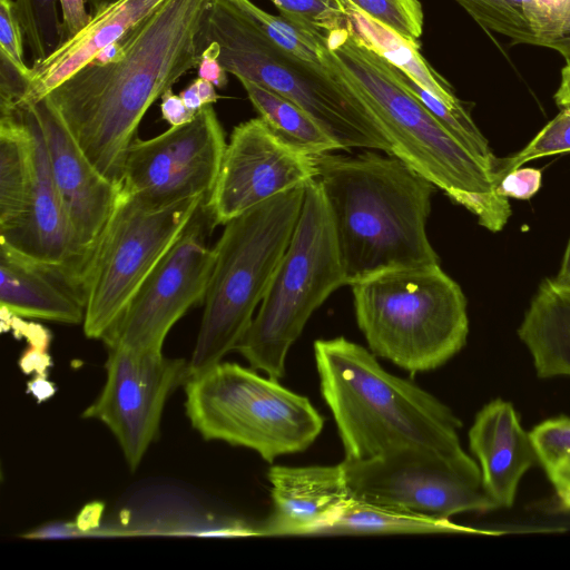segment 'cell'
Segmentation results:
<instances>
[{
    "label": "cell",
    "mask_w": 570,
    "mask_h": 570,
    "mask_svg": "<svg viewBox=\"0 0 570 570\" xmlns=\"http://www.w3.org/2000/svg\"><path fill=\"white\" fill-rule=\"evenodd\" d=\"M210 3L166 0L120 39L118 59L88 63L46 96L86 157L119 186L145 114L197 68Z\"/></svg>",
    "instance_id": "cell-1"
},
{
    "label": "cell",
    "mask_w": 570,
    "mask_h": 570,
    "mask_svg": "<svg viewBox=\"0 0 570 570\" xmlns=\"http://www.w3.org/2000/svg\"><path fill=\"white\" fill-rule=\"evenodd\" d=\"M347 285L402 267L440 264L426 234L435 185L393 155L317 157Z\"/></svg>",
    "instance_id": "cell-2"
},
{
    "label": "cell",
    "mask_w": 570,
    "mask_h": 570,
    "mask_svg": "<svg viewBox=\"0 0 570 570\" xmlns=\"http://www.w3.org/2000/svg\"><path fill=\"white\" fill-rule=\"evenodd\" d=\"M296 22V21H295ZM298 23L303 37L289 49L273 41L232 0H212L204 38L223 68L262 85L309 114L342 147L392 155L352 73L327 47L324 30Z\"/></svg>",
    "instance_id": "cell-3"
},
{
    "label": "cell",
    "mask_w": 570,
    "mask_h": 570,
    "mask_svg": "<svg viewBox=\"0 0 570 570\" xmlns=\"http://www.w3.org/2000/svg\"><path fill=\"white\" fill-rule=\"evenodd\" d=\"M321 394L333 414L344 460L362 461L401 448L462 456L452 410L416 384L385 371L371 351L345 337L317 340Z\"/></svg>",
    "instance_id": "cell-4"
},
{
    "label": "cell",
    "mask_w": 570,
    "mask_h": 570,
    "mask_svg": "<svg viewBox=\"0 0 570 570\" xmlns=\"http://www.w3.org/2000/svg\"><path fill=\"white\" fill-rule=\"evenodd\" d=\"M332 52L357 81L392 155L471 212L492 233L511 216L492 169L458 140L399 79L394 67L366 47L346 23L324 31Z\"/></svg>",
    "instance_id": "cell-5"
},
{
    "label": "cell",
    "mask_w": 570,
    "mask_h": 570,
    "mask_svg": "<svg viewBox=\"0 0 570 570\" xmlns=\"http://www.w3.org/2000/svg\"><path fill=\"white\" fill-rule=\"evenodd\" d=\"M306 184L279 193L225 224L214 245V267L187 377L222 362L244 337L289 245Z\"/></svg>",
    "instance_id": "cell-6"
},
{
    "label": "cell",
    "mask_w": 570,
    "mask_h": 570,
    "mask_svg": "<svg viewBox=\"0 0 570 570\" xmlns=\"http://www.w3.org/2000/svg\"><path fill=\"white\" fill-rule=\"evenodd\" d=\"M370 351L415 374L444 365L465 345L468 303L440 264L391 268L352 285Z\"/></svg>",
    "instance_id": "cell-7"
},
{
    "label": "cell",
    "mask_w": 570,
    "mask_h": 570,
    "mask_svg": "<svg viewBox=\"0 0 570 570\" xmlns=\"http://www.w3.org/2000/svg\"><path fill=\"white\" fill-rule=\"evenodd\" d=\"M347 285L332 215L317 179L306 184L289 245L236 350L255 371L281 380L286 355L312 314Z\"/></svg>",
    "instance_id": "cell-8"
},
{
    "label": "cell",
    "mask_w": 570,
    "mask_h": 570,
    "mask_svg": "<svg viewBox=\"0 0 570 570\" xmlns=\"http://www.w3.org/2000/svg\"><path fill=\"white\" fill-rule=\"evenodd\" d=\"M254 368L219 362L185 381V410L205 440H218L276 458L306 450L324 419L309 400Z\"/></svg>",
    "instance_id": "cell-9"
},
{
    "label": "cell",
    "mask_w": 570,
    "mask_h": 570,
    "mask_svg": "<svg viewBox=\"0 0 570 570\" xmlns=\"http://www.w3.org/2000/svg\"><path fill=\"white\" fill-rule=\"evenodd\" d=\"M206 197L151 207L119 190L86 278L83 333L104 340Z\"/></svg>",
    "instance_id": "cell-10"
},
{
    "label": "cell",
    "mask_w": 570,
    "mask_h": 570,
    "mask_svg": "<svg viewBox=\"0 0 570 570\" xmlns=\"http://www.w3.org/2000/svg\"><path fill=\"white\" fill-rule=\"evenodd\" d=\"M353 499L441 519L498 509L485 493L479 464L422 448L341 462Z\"/></svg>",
    "instance_id": "cell-11"
},
{
    "label": "cell",
    "mask_w": 570,
    "mask_h": 570,
    "mask_svg": "<svg viewBox=\"0 0 570 570\" xmlns=\"http://www.w3.org/2000/svg\"><path fill=\"white\" fill-rule=\"evenodd\" d=\"M214 226L203 204L105 336L107 346L163 352L176 322L204 302L215 262V248L208 244V228Z\"/></svg>",
    "instance_id": "cell-12"
},
{
    "label": "cell",
    "mask_w": 570,
    "mask_h": 570,
    "mask_svg": "<svg viewBox=\"0 0 570 570\" xmlns=\"http://www.w3.org/2000/svg\"><path fill=\"white\" fill-rule=\"evenodd\" d=\"M226 139L213 105L185 125L170 127L129 146L120 188L151 207L210 195L222 165Z\"/></svg>",
    "instance_id": "cell-13"
},
{
    "label": "cell",
    "mask_w": 570,
    "mask_h": 570,
    "mask_svg": "<svg viewBox=\"0 0 570 570\" xmlns=\"http://www.w3.org/2000/svg\"><path fill=\"white\" fill-rule=\"evenodd\" d=\"M107 379L82 417L99 420L118 441L134 471L159 432L171 391L187 380V363L163 352L108 346Z\"/></svg>",
    "instance_id": "cell-14"
},
{
    "label": "cell",
    "mask_w": 570,
    "mask_h": 570,
    "mask_svg": "<svg viewBox=\"0 0 570 570\" xmlns=\"http://www.w3.org/2000/svg\"><path fill=\"white\" fill-rule=\"evenodd\" d=\"M317 175V157L284 142L261 117L252 118L234 128L204 206L214 225H225Z\"/></svg>",
    "instance_id": "cell-15"
},
{
    "label": "cell",
    "mask_w": 570,
    "mask_h": 570,
    "mask_svg": "<svg viewBox=\"0 0 570 570\" xmlns=\"http://www.w3.org/2000/svg\"><path fill=\"white\" fill-rule=\"evenodd\" d=\"M27 105L33 107L40 121L55 187L88 274L120 186L86 157L47 97Z\"/></svg>",
    "instance_id": "cell-16"
},
{
    "label": "cell",
    "mask_w": 570,
    "mask_h": 570,
    "mask_svg": "<svg viewBox=\"0 0 570 570\" xmlns=\"http://www.w3.org/2000/svg\"><path fill=\"white\" fill-rule=\"evenodd\" d=\"M32 136L33 179L20 227L0 244L59 269L86 295L87 263L79 252L52 179L42 128L31 105H22Z\"/></svg>",
    "instance_id": "cell-17"
},
{
    "label": "cell",
    "mask_w": 570,
    "mask_h": 570,
    "mask_svg": "<svg viewBox=\"0 0 570 570\" xmlns=\"http://www.w3.org/2000/svg\"><path fill=\"white\" fill-rule=\"evenodd\" d=\"M272 511L257 528L258 535L323 534L354 500L343 468L283 466L268 471Z\"/></svg>",
    "instance_id": "cell-18"
},
{
    "label": "cell",
    "mask_w": 570,
    "mask_h": 570,
    "mask_svg": "<svg viewBox=\"0 0 570 570\" xmlns=\"http://www.w3.org/2000/svg\"><path fill=\"white\" fill-rule=\"evenodd\" d=\"M469 446L475 456L485 493L498 509L511 508L522 476L538 454L511 402L495 399L475 415L469 430Z\"/></svg>",
    "instance_id": "cell-19"
},
{
    "label": "cell",
    "mask_w": 570,
    "mask_h": 570,
    "mask_svg": "<svg viewBox=\"0 0 570 570\" xmlns=\"http://www.w3.org/2000/svg\"><path fill=\"white\" fill-rule=\"evenodd\" d=\"M1 312L63 324L85 318L86 295L66 274L0 244Z\"/></svg>",
    "instance_id": "cell-20"
},
{
    "label": "cell",
    "mask_w": 570,
    "mask_h": 570,
    "mask_svg": "<svg viewBox=\"0 0 570 570\" xmlns=\"http://www.w3.org/2000/svg\"><path fill=\"white\" fill-rule=\"evenodd\" d=\"M166 0H115L91 14L86 26L46 59L30 66L29 85L20 105L43 99L98 52L121 39ZM19 105V106H20Z\"/></svg>",
    "instance_id": "cell-21"
},
{
    "label": "cell",
    "mask_w": 570,
    "mask_h": 570,
    "mask_svg": "<svg viewBox=\"0 0 570 570\" xmlns=\"http://www.w3.org/2000/svg\"><path fill=\"white\" fill-rule=\"evenodd\" d=\"M481 27L570 61V0H455Z\"/></svg>",
    "instance_id": "cell-22"
},
{
    "label": "cell",
    "mask_w": 570,
    "mask_h": 570,
    "mask_svg": "<svg viewBox=\"0 0 570 570\" xmlns=\"http://www.w3.org/2000/svg\"><path fill=\"white\" fill-rule=\"evenodd\" d=\"M540 379L570 377V287L544 279L518 328Z\"/></svg>",
    "instance_id": "cell-23"
},
{
    "label": "cell",
    "mask_w": 570,
    "mask_h": 570,
    "mask_svg": "<svg viewBox=\"0 0 570 570\" xmlns=\"http://www.w3.org/2000/svg\"><path fill=\"white\" fill-rule=\"evenodd\" d=\"M33 179V148L23 106L0 111V238L23 222Z\"/></svg>",
    "instance_id": "cell-24"
},
{
    "label": "cell",
    "mask_w": 570,
    "mask_h": 570,
    "mask_svg": "<svg viewBox=\"0 0 570 570\" xmlns=\"http://www.w3.org/2000/svg\"><path fill=\"white\" fill-rule=\"evenodd\" d=\"M353 32L370 49L452 107H463L452 86L438 73L414 43L351 6H340Z\"/></svg>",
    "instance_id": "cell-25"
},
{
    "label": "cell",
    "mask_w": 570,
    "mask_h": 570,
    "mask_svg": "<svg viewBox=\"0 0 570 570\" xmlns=\"http://www.w3.org/2000/svg\"><path fill=\"white\" fill-rule=\"evenodd\" d=\"M237 79L259 117L284 142L314 157L343 150L341 145L298 105L252 80Z\"/></svg>",
    "instance_id": "cell-26"
},
{
    "label": "cell",
    "mask_w": 570,
    "mask_h": 570,
    "mask_svg": "<svg viewBox=\"0 0 570 570\" xmlns=\"http://www.w3.org/2000/svg\"><path fill=\"white\" fill-rule=\"evenodd\" d=\"M348 533H484V531L456 524L450 519L354 499L323 532V534Z\"/></svg>",
    "instance_id": "cell-27"
},
{
    "label": "cell",
    "mask_w": 570,
    "mask_h": 570,
    "mask_svg": "<svg viewBox=\"0 0 570 570\" xmlns=\"http://www.w3.org/2000/svg\"><path fill=\"white\" fill-rule=\"evenodd\" d=\"M554 101L559 108L558 115L520 151L497 159L493 169L497 185L508 173L530 160L570 151V61L561 70Z\"/></svg>",
    "instance_id": "cell-28"
},
{
    "label": "cell",
    "mask_w": 570,
    "mask_h": 570,
    "mask_svg": "<svg viewBox=\"0 0 570 570\" xmlns=\"http://www.w3.org/2000/svg\"><path fill=\"white\" fill-rule=\"evenodd\" d=\"M539 464L561 504L570 509V416L542 421L530 431Z\"/></svg>",
    "instance_id": "cell-29"
},
{
    "label": "cell",
    "mask_w": 570,
    "mask_h": 570,
    "mask_svg": "<svg viewBox=\"0 0 570 570\" xmlns=\"http://www.w3.org/2000/svg\"><path fill=\"white\" fill-rule=\"evenodd\" d=\"M32 63L51 55L63 42L60 0H14Z\"/></svg>",
    "instance_id": "cell-30"
},
{
    "label": "cell",
    "mask_w": 570,
    "mask_h": 570,
    "mask_svg": "<svg viewBox=\"0 0 570 570\" xmlns=\"http://www.w3.org/2000/svg\"><path fill=\"white\" fill-rule=\"evenodd\" d=\"M351 6L406 40L419 43L423 31V10L419 0H335Z\"/></svg>",
    "instance_id": "cell-31"
},
{
    "label": "cell",
    "mask_w": 570,
    "mask_h": 570,
    "mask_svg": "<svg viewBox=\"0 0 570 570\" xmlns=\"http://www.w3.org/2000/svg\"><path fill=\"white\" fill-rule=\"evenodd\" d=\"M286 19L301 20L324 31L346 23V14L335 0H269Z\"/></svg>",
    "instance_id": "cell-32"
},
{
    "label": "cell",
    "mask_w": 570,
    "mask_h": 570,
    "mask_svg": "<svg viewBox=\"0 0 570 570\" xmlns=\"http://www.w3.org/2000/svg\"><path fill=\"white\" fill-rule=\"evenodd\" d=\"M23 45L14 0H0V53L29 77L31 68L23 60Z\"/></svg>",
    "instance_id": "cell-33"
},
{
    "label": "cell",
    "mask_w": 570,
    "mask_h": 570,
    "mask_svg": "<svg viewBox=\"0 0 570 570\" xmlns=\"http://www.w3.org/2000/svg\"><path fill=\"white\" fill-rule=\"evenodd\" d=\"M542 184V171L533 167H518L508 173L497 185L499 195L505 198L528 200Z\"/></svg>",
    "instance_id": "cell-34"
},
{
    "label": "cell",
    "mask_w": 570,
    "mask_h": 570,
    "mask_svg": "<svg viewBox=\"0 0 570 570\" xmlns=\"http://www.w3.org/2000/svg\"><path fill=\"white\" fill-rule=\"evenodd\" d=\"M28 85L29 77L0 53V111L19 106Z\"/></svg>",
    "instance_id": "cell-35"
},
{
    "label": "cell",
    "mask_w": 570,
    "mask_h": 570,
    "mask_svg": "<svg viewBox=\"0 0 570 570\" xmlns=\"http://www.w3.org/2000/svg\"><path fill=\"white\" fill-rule=\"evenodd\" d=\"M184 104L194 112H198L203 107L213 105L220 96L216 87L208 80L196 78L179 94Z\"/></svg>",
    "instance_id": "cell-36"
},
{
    "label": "cell",
    "mask_w": 570,
    "mask_h": 570,
    "mask_svg": "<svg viewBox=\"0 0 570 570\" xmlns=\"http://www.w3.org/2000/svg\"><path fill=\"white\" fill-rule=\"evenodd\" d=\"M60 6L65 41L82 29L91 14L87 9L85 0H60Z\"/></svg>",
    "instance_id": "cell-37"
},
{
    "label": "cell",
    "mask_w": 570,
    "mask_h": 570,
    "mask_svg": "<svg viewBox=\"0 0 570 570\" xmlns=\"http://www.w3.org/2000/svg\"><path fill=\"white\" fill-rule=\"evenodd\" d=\"M160 99L161 117L170 127L188 124L195 118L196 112L188 109L180 96L174 94L171 89L167 90Z\"/></svg>",
    "instance_id": "cell-38"
},
{
    "label": "cell",
    "mask_w": 570,
    "mask_h": 570,
    "mask_svg": "<svg viewBox=\"0 0 570 570\" xmlns=\"http://www.w3.org/2000/svg\"><path fill=\"white\" fill-rule=\"evenodd\" d=\"M197 70L199 78L210 81L216 88H224L227 85V71L218 61L214 43L204 49Z\"/></svg>",
    "instance_id": "cell-39"
},
{
    "label": "cell",
    "mask_w": 570,
    "mask_h": 570,
    "mask_svg": "<svg viewBox=\"0 0 570 570\" xmlns=\"http://www.w3.org/2000/svg\"><path fill=\"white\" fill-rule=\"evenodd\" d=\"M553 281L561 286L570 287V239L566 247L561 266Z\"/></svg>",
    "instance_id": "cell-40"
},
{
    "label": "cell",
    "mask_w": 570,
    "mask_h": 570,
    "mask_svg": "<svg viewBox=\"0 0 570 570\" xmlns=\"http://www.w3.org/2000/svg\"><path fill=\"white\" fill-rule=\"evenodd\" d=\"M115 0H85L87 9L90 14L95 13L102 7L107 6L108 3L112 2Z\"/></svg>",
    "instance_id": "cell-41"
}]
</instances>
